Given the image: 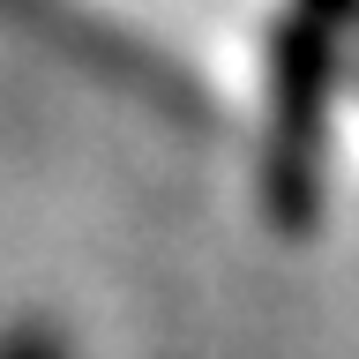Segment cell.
Instances as JSON below:
<instances>
[{"instance_id": "obj_1", "label": "cell", "mask_w": 359, "mask_h": 359, "mask_svg": "<svg viewBox=\"0 0 359 359\" xmlns=\"http://www.w3.org/2000/svg\"><path fill=\"white\" fill-rule=\"evenodd\" d=\"M330 90H337V22L292 8L269 38V135H262V210L277 232H307L322 210Z\"/></svg>"}, {"instance_id": "obj_2", "label": "cell", "mask_w": 359, "mask_h": 359, "mask_svg": "<svg viewBox=\"0 0 359 359\" xmlns=\"http://www.w3.org/2000/svg\"><path fill=\"white\" fill-rule=\"evenodd\" d=\"M0 359H75V352H67L60 330H45V322H15V330L0 337Z\"/></svg>"}]
</instances>
